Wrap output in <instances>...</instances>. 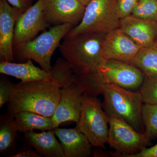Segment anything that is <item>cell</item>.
<instances>
[{"instance_id":"cell-1","label":"cell","mask_w":157,"mask_h":157,"mask_svg":"<svg viewBox=\"0 0 157 157\" xmlns=\"http://www.w3.org/2000/svg\"><path fill=\"white\" fill-rule=\"evenodd\" d=\"M145 76L130 63L106 60L98 70L76 75V83L84 94L97 97L101 88L106 84L116 85L132 91L140 90Z\"/></svg>"},{"instance_id":"cell-2","label":"cell","mask_w":157,"mask_h":157,"mask_svg":"<svg viewBox=\"0 0 157 157\" xmlns=\"http://www.w3.org/2000/svg\"><path fill=\"white\" fill-rule=\"evenodd\" d=\"M14 94L7 103L8 112L14 115L29 111L52 117L60 96V88L52 80L14 84Z\"/></svg>"},{"instance_id":"cell-3","label":"cell","mask_w":157,"mask_h":157,"mask_svg":"<svg viewBox=\"0 0 157 157\" xmlns=\"http://www.w3.org/2000/svg\"><path fill=\"white\" fill-rule=\"evenodd\" d=\"M107 34L85 33L64 39L59 51L76 75L98 70L106 60L103 44Z\"/></svg>"},{"instance_id":"cell-4","label":"cell","mask_w":157,"mask_h":157,"mask_svg":"<svg viewBox=\"0 0 157 157\" xmlns=\"http://www.w3.org/2000/svg\"><path fill=\"white\" fill-rule=\"evenodd\" d=\"M104 97L103 107L105 112L126 122L137 132L144 133L142 117L144 104L140 91H132L115 84L101 88Z\"/></svg>"},{"instance_id":"cell-5","label":"cell","mask_w":157,"mask_h":157,"mask_svg":"<svg viewBox=\"0 0 157 157\" xmlns=\"http://www.w3.org/2000/svg\"><path fill=\"white\" fill-rule=\"evenodd\" d=\"M73 28L68 24L53 26L29 42L13 47L14 60L23 63L33 60L46 72L50 73L51 59L61 41Z\"/></svg>"},{"instance_id":"cell-6","label":"cell","mask_w":157,"mask_h":157,"mask_svg":"<svg viewBox=\"0 0 157 157\" xmlns=\"http://www.w3.org/2000/svg\"><path fill=\"white\" fill-rule=\"evenodd\" d=\"M117 0H91L86 6L80 22L68 33L64 39L89 33L107 34L119 28L120 19L117 10Z\"/></svg>"},{"instance_id":"cell-7","label":"cell","mask_w":157,"mask_h":157,"mask_svg":"<svg viewBox=\"0 0 157 157\" xmlns=\"http://www.w3.org/2000/svg\"><path fill=\"white\" fill-rule=\"evenodd\" d=\"M103 107L97 97L83 94L80 117L76 127L92 146L105 149L109 135V119Z\"/></svg>"},{"instance_id":"cell-8","label":"cell","mask_w":157,"mask_h":157,"mask_svg":"<svg viewBox=\"0 0 157 157\" xmlns=\"http://www.w3.org/2000/svg\"><path fill=\"white\" fill-rule=\"evenodd\" d=\"M107 114L109 119L107 144L115 150V152L112 153L113 156L133 157L151 144L144 133L137 132L119 118Z\"/></svg>"},{"instance_id":"cell-9","label":"cell","mask_w":157,"mask_h":157,"mask_svg":"<svg viewBox=\"0 0 157 157\" xmlns=\"http://www.w3.org/2000/svg\"><path fill=\"white\" fill-rule=\"evenodd\" d=\"M44 2L45 0H38L18 15L14 28L13 47L31 41L39 32L50 25L43 14Z\"/></svg>"},{"instance_id":"cell-10","label":"cell","mask_w":157,"mask_h":157,"mask_svg":"<svg viewBox=\"0 0 157 157\" xmlns=\"http://www.w3.org/2000/svg\"><path fill=\"white\" fill-rule=\"evenodd\" d=\"M85 9L78 0H45L43 14L50 25L74 26L81 21Z\"/></svg>"},{"instance_id":"cell-11","label":"cell","mask_w":157,"mask_h":157,"mask_svg":"<svg viewBox=\"0 0 157 157\" xmlns=\"http://www.w3.org/2000/svg\"><path fill=\"white\" fill-rule=\"evenodd\" d=\"M82 95V90L76 82L60 89L58 104L52 117L55 129L63 123L78 122L81 112Z\"/></svg>"},{"instance_id":"cell-12","label":"cell","mask_w":157,"mask_h":157,"mask_svg":"<svg viewBox=\"0 0 157 157\" xmlns=\"http://www.w3.org/2000/svg\"><path fill=\"white\" fill-rule=\"evenodd\" d=\"M141 48L119 28L106 35L103 44V53L106 60L131 63Z\"/></svg>"},{"instance_id":"cell-13","label":"cell","mask_w":157,"mask_h":157,"mask_svg":"<svg viewBox=\"0 0 157 157\" xmlns=\"http://www.w3.org/2000/svg\"><path fill=\"white\" fill-rule=\"evenodd\" d=\"M21 13L6 0H0V60L14 62L13 39L17 16Z\"/></svg>"},{"instance_id":"cell-14","label":"cell","mask_w":157,"mask_h":157,"mask_svg":"<svg viewBox=\"0 0 157 157\" xmlns=\"http://www.w3.org/2000/svg\"><path fill=\"white\" fill-rule=\"evenodd\" d=\"M120 28L141 48L155 45L157 22L129 15L120 19Z\"/></svg>"},{"instance_id":"cell-15","label":"cell","mask_w":157,"mask_h":157,"mask_svg":"<svg viewBox=\"0 0 157 157\" xmlns=\"http://www.w3.org/2000/svg\"><path fill=\"white\" fill-rule=\"evenodd\" d=\"M54 130L60 141L64 157L90 156L92 146L77 127L70 129L57 128Z\"/></svg>"},{"instance_id":"cell-16","label":"cell","mask_w":157,"mask_h":157,"mask_svg":"<svg viewBox=\"0 0 157 157\" xmlns=\"http://www.w3.org/2000/svg\"><path fill=\"white\" fill-rule=\"evenodd\" d=\"M24 140L42 157H64L63 147L57 140L54 130L39 133L33 131L26 132Z\"/></svg>"},{"instance_id":"cell-17","label":"cell","mask_w":157,"mask_h":157,"mask_svg":"<svg viewBox=\"0 0 157 157\" xmlns=\"http://www.w3.org/2000/svg\"><path fill=\"white\" fill-rule=\"evenodd\" d=\"M0 73L20 79L23 82L52 79L50 73L36 67L31 59L19 63L1 62Z\"/></svg>"},{"instance_id":"cell-18","label":"cell","mask_w":157,"mask_h":157,"mask_svg":"<svg viewBox=\"0 0 157 157\" xmlns=\"http://www.w3.org/2000/svg\"><path fill=\"white\" fill-rule=\"evenodd\" d=\"M14 115L17 132L20 133L25 134L34 130L42 132L55 129L52 117L29 111H23Z\"/></svg>"},{"instance_id":"cell-19","label":"cell","mask_w":157,"mask_h":157,"mask_svg":"<svg viewBox=\"0 0 157 157\" xmlns=\"http://www.w3.org/2000/svg\"><path fill=\"white\" fill-rule=\"evenodd\" d=\"M17 130L14 115L8 112L0 117V153L4 155L12 157L14 153Z\"/></svg>"},{"instance_id":"cell-20","label":"cell","mask_w":157,"mask_h":157,"mask_svg":"<svg viewBox=\"0 0 157 157\" xmlns=\"http://www.w3.org/2000/svg\"><path fill=\"white\" fill-rule=\"evenodd\" d=\"M131 64L147 77L157 76V47L155 45L140 48Z\"/></svg>"},{"instance_id":"cell-21","label":"cell","mask_w":157,"mask_h":157,"mask_svg":"<svg viewBox=\"0 0 157 157\" xmlns=\"http://www.w3.org/2000/svg\"><path fill=\"white\" fill-rule=\"evenodd\" d=\"M51 80L60 88L67 87L76 82V75L70 63L64 58H59L53 66L50 72Z\"/></svg>"},{"instance_id":"cell-22","label":"cell","mask_w":157,"mask_h":157,"mask_svg":"<svg viewBox=\"0 0 157 157\" xmlns=\"http://www.w3.org/2000/svg\"><path fill=\"white\" fill-rule=\"evenodd\" d=\"M142 117L144 134L150 141L157 138V104L144 103Z\"/></svg>"},{"instance_id":"cell-23","label":"cell","mask_w":157,"mask_h":157,"mask_svg":"<svg viewBox=\"0 0 157 157\" xmlns=\"http://www.w3.org/2000/svg\"><path fill=\"white\" fill-rule=\"evenodd\" d=\"M131 15L157 22V0H137Z\"/></svg>"},{"instance_id":"cell-24","label":"cell","mask_w":157,"mask_h":157,"mask_svg":"<svg viewBox=\"0 0 157 157\" xmlns=\"http://www.w3.org/2000/svg\"><path fill=\"white\" fill-rule=\"evenodd\" d=\"M139 91L144 103L157 104V76H145Z\"/></svg>"},{"instance_id":"cell-25","label":"cell","mask_w":157,"mask_h":157,"mask_svg":"<svg viewBox=\"0 0 157 157\" xmlns=\"http://www.w3.org/2000/svg\"><path fill=\"white\" fill-rule=\"evenodd\" d=\"M15 90L14 84H12L8 78L2 77L0 79V108L11 100Z\"/></svg>"},{"instance_id":"cell-26","label":"cell","mask_w":157,"mask_h":157,"mask_svg":"<svg viewBox=\"0 0 157 157\" xmlns=\"http://www.w3.org/2000/svg\"><path fill=\"white\" fill-rule=\"evenodd\" d=\"M137 0H117V10L120 19L132 14Z\"/></svg>"},{"instance_id":"cell-27","label":"cell","mask_w":157,"mask_h":157,"mask_svg":"<svg viewBox=\"0 0 157 157\" xmlns=\"http://www.w3.org/2000/svg\"><path fill=\"white\" fill-rule=\"evenodd\" d=\"M14 9L20 13L24 12L33 5V0H6Z\"/></svg>"},{"instance_id":"cell-28","label":"cell","mask_w":157,"mask_h":157,"mask_svg":"<svg viewBox=\"0 0 157 157\" xmlns=\"http://www.w3.org/2000/svg\"><path fill=\"white\" fill-rule=\"evenodd\" d=\"M31 146L27 144V145L21 147L17 154H14L11 157H42L36 150H33L31 148Z\"/></svg>"},{"instance_id":"cell-29","label":"cell","mask_w":157,"mask_h":157,"mask_svg":"<svg viewBox=\"0 0 157 157\" xmlns=\"http://www.w3.org/2000/svg\"><path fill=\"white\" fill-rule=\"evenodd\" d=\"M133 157H157V143L154 146L144 148Z\"/></svg>"},{"instance_id":"cell-30","label":"cell","mask_w":157,"mask_h":157,"mask_svg":"<svg viewBox=\"0 0 157 157\" xmlns=\"http://www.w3.org/2000/svg\"><path fill=\"white\" fill-rule=\"evenodd\" d=\"M78 1L81 2L83 6H86L90 2L91 0H78Z\"/></svg>"},{"instance_id":"cell-31","label":"cell","mask_w":157,"mask_h":157,"mask_svg":"<svg viewBox=\"0 0 157 157\" xmlns=\"http://www.w3.org/2000/svg\"><path fill=\"white\" fill-rule=\"evenodd\" d=\"M155 46H157V39L156 42L155 44Z\"/></svg>"}]
</instances>
